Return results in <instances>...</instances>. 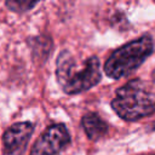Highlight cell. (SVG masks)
Instances as JSON below:
<instances>
[{
  "mask_svg": "<svg viewBox=\"0 0 155 155\" xmlns=\"http://www.w3.org/2000/svg\"><path fill=\"white\" fill-rule=\"evenodd\" d=\"M153 75H154V78H155V70H154V73H153Z\"/></svg>",
  "mask_w": 155,
  "mask_h": 155,
  "instance_id": "cell-8",
  "label": "cell"
},
{
  "mask_svg": "<svg viewBox=\"0 0 155 155\" xmlns=\"http://www.w3.org/2000/svg\"><path fill=\"white\" fill-rule=\"evenodd\" d=\"M69 142L70 137L64 125H51L36 139L30 150V155H56Z\"/></svg>",
  "mask_w": 155,
  "mask_h": 155,
  "instance_id": "cell-4",
  "label": "cell"
},
{
  "mask_svg": "<svg viewBox=\"0 0 155 155\" xmlns=\"http://www.w3.org/2000/svg\"><path fill=\"white\" fill-rule=\"evenodd\" d=\"M33 131L34 127L30 122H17L10 126L2 137L4 153L6 155H13L22 151L30 139Z\"/></svg>",
  "mask_w": 155,
  "mask_h": 155,
  "instance_id": "cell-5",
  "label": "cell"
},
{
  "mask_svg": "<svg viewBox=\"0 0 155 155\" xmlns=\"http://www.w3.org/2000/svg\"><path fill=\"white\" fill-rule=\"evenodd\" d=\"M56 76L65 93H80L101 81L99 61L93 56L87 58L81 65H78L70 53L64 51L58 56Z\"/></svg>",
  "mask_w": 155,
  "mask_h": 155,
  "instance_id": "cell-1",
  "label": "cell"
},
{
  "mask_svg": "<svg viewBox=\"0 0 155 155\" xmlns=\"http://www.w3.org/2000/svg\"><path fill=\"white\" fill-rule=\"evenodd\" d=\"M6 5L12 11L23 12V11H28L29 8L35 6V2H33V1H7Z\"/></svg>",
  "mask_w": 155,
  "mask_h": 155,
  "instance_id": "cell-7",
  "label": "cell"
},
{
  "mask_svg": "<svg viewBox=\"0 0 155 155\" xmlns=\"http://www.w3.org/2000/svg\"><path fill=\"white\" fill-rule=\"evenodd\" d=\"M153 52V40L149 35L140 36L115 50L104 63V73L113 79H120L133 73Z\"/></svg>",
  "mask_w": 155,
  "mask_h": 155,
  "instance_id": "cell-3",
  "label": "cell"
},
{
  "mask_svg": "<svg viewBox=\"0 0 155 155\" xmlns=\"http://www.w3.org/2000/svg\"><path fill=\"white\" fill-rule=\"evenodd\" d=\"M81 125L84 127L85 133L92 140H96L104 136L108 131V125L104 120H102L97 114L88 113L81 119Z\"/></svg>",
  "mask_w": 155,
  "mask_h": 155,
  "instance_id": "cell-6",
  "label": "cell"
},
{
  "mask_svg": "<svg viewBox=\"0 0 155 155\" xmlns=\"http://www.w3.org/2000/svg\"><path fill=\"white\" fill-rule=\"evenodd\" d=\"M111 108L121 119L136 121L155 113V93L145 82L131 80L116 91Z\"/></svg>",
  "mask_w": 155,
  "mask_h": 155,
  "instance_id": "cell-2",
  "label": "cell"
}]
</instances>
